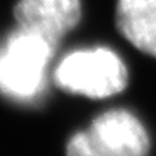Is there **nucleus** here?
<instances>
[{"label":"nucleus","mask_w":156,"mask_h":156,"mask_svg":"<svg viewBox=\"0 0 156 156\" xmlns=\"http://www.w3.org/2000/svg\"><path fill=\"white\" fill-rule=\"evenodd\" d=\"M81 0H19L14 8L18 26L59 40L81 19Z\"/></svg>","instance_id":"nucleus-4"},{"label":"nucleus","mask_w":156,"mask_h":156,"mask_svg":"<svg viewBox=\"0 0 156 156\" xmlns=\"http://www.w3.org/2000/svg\"><path fill=\"white\" fill-rule=\"evenodd\" d=\"M115 21L132 45L156 56V0H118Z\"/></svg>","instance_id":"nucleus-5"},{"label":"nucleus","mask_w":156,"mask_h":156,"mask_svg":"<svg viewBox=\"0 0 156 156\" xmlns=\"http://www.w3.org/2000/svg\"><path fill=\"white\" fill-rule=\"evenodd\" d=\"M54 80L69 93L105 99L126 88L129 73L122 58L111 48L89 47L65 55L55 67Z\"/></svg>","instance_id":"nucleus-2"},{"label":"nucleus","mask_w":156,"mask_h":156,"mask_svg":"<svg viewBox=\"0 0 156 156\" xmlns=\"http://www.w3.org/2000/svg\"><path fill=\"white\" fill-rule=\"evenodd\" d=\"M58 43L18 26L0 40V93L32 103L44 93L47 71Z\"/></svg>","instance_id":"nucleus-1"},{"label":"nucleus","mask_w":156,"mask_h":156,"mask_svg":"<svg viewBox=\"0 0 156 156\" xmlns=\"http://www.w3.org/2000/svg\"><path fill=\"white\" fill-rule=\"evenodd\" d=\"M151 143L143 122L133 112L114 108L97 115L86 130L67 144V156H148Z\"/></svg>","instance_id":"nucleus-3"}]
</instances>
